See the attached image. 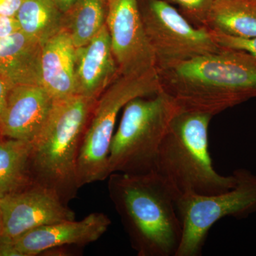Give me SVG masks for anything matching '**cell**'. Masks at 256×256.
Returning a JSON list of instances; mask_svg holds the SVG:
<instances>
[{"instance_id":"4316f807","label":"cell","mask_w":256,"mask_h":256,"mask_svg":"<svg viewBox=\"0 0 256 256\" xmlns=\"http://www.w3.org/2000/svg\"><path fill=\"white\" fill-rule=\"evenodd\" d=\"M4 138V137H3L1 131H0V140H1L2 138Z\"/></svg>"},{"instance_id":"52a82bcc","label":"cell","mask_w":256,"mask_h":256,"mask_svg":"<svg viewBox=\"0 0 256 256\" xmlns=\"http://www.w3.org/2000/svg\"><path fill=\"white\" fill-rule=\"evenodd\" d=\"M235 186L213 195L185 193L178 200L182 237L176 256H200L210 229L218 220L232 216L247 218L256 212V174L245 168L234 170Z\"/></svg>"},{"instance_id":"5bb4252c","label":"cell","mask_w":256,"mask_h":256,"mask_svg":"<svg viewBox=\"0 0 256 256\" xmlns=\"http://www.w3.org/2000/svg\"><path fill=\"white\" fill-rule=\"evenodd\" d=\"M76 50L64 30L42 44L41 86L54 100L76 95Z\"/></svg>"},{"instance_id":"8992f818","label":"cell","mask_w":256,"mask_h":256,"mask_svg":"<svg viewBox=\"0 0 256 256\" xmlns=\"http://www.w3.org/2000/svg\"><path fill=\"white\" fill-rule=\"evenodd\" d=\"M160 90L154 68L141 75L120 76L96 100L79 150L78 188L108 178L109 152L120 111L132 99Z\"/></svg>"},{"instance_id":"9a60e30c","label":"cell","mask_w":256,"mask_h":256,"mask_svg":"<svg viewBox=\"0 0 256 256\" xmlns=\"http://www.w3.org/2000/svg\"><path fill=\"white\" fill-rule=\"evenodd\" d=\"M42 44L21 30L0 40V76L13 86L42 82Z\"/></svg>"},{"instance_id":"e0dca14e","label":"cell","mask_w":256,"mask_h":256,"mask_svg":"<svg viewBox=\"0 0 256 256\" xmlns=\"http://www.w3.org/2000/svg\"><path fill=\"white\" fill-rule=\"evenodd\" d=\"M206 28L228 36L256 38V2L214 0Z\"/></svg>"},{"instance_id":"30bf717a","label":"cell","mask_w":256,"mask_h":256,"mask_svg":"<svg viewBox=\"0 0 256 256\" xmlns=\"http://www.w3.org/2000/svg\"><path fill=\"white\" fill-rule=\"evenodd\" d=\"M3 232L12 240L32 229L76 220L75 213L52 188L34 183L22 191L0 198Z\"/></svg>"},{"instance_id":"7a4b0ae2","label":"cell","mask_w":256,"mask_h":256,"mask_svg":"<svg viewBox=\"0 0 256 256\" xmlns=\"http://www.w3.org/2000/svg\"><path fill=\"white\" fill-rule=\"evenodd\" d=\"M108 178L111 200L138 255L176 256L182 237L181 194L156 171Z\"/></svg>"},{"instance_id":"3957f363","label":"cell","mask_w":256,"mask_h":256,"mask_svg":"<svg viewBox=\"0 0 256 256\" xmlns=\"http://www.w3.org/2000/svg\"><path fill=\"white\" fill-rule=\"evenodd\" d=\"M96 102L77 94L54 100L46 124L32 142L35 182L54 190L66 203L79 188V150Z\"/></svg>"},{"instance_id":"6da1fadb","label":"cell","mask_w":256,"mask_h":256,"mask_svg":"<svg viewBox=\"0 0 256 256\" xmlns=\"http://www.w3.org/2000/svg\"><path fill=\"white\" fill-rule=\"evenodd\" d=\"M160 90L182 110L214 116L256 98V56L222 48L191 60L156 66Z\"/></svg>"},{"instance_id":"d6986e66","label":"cell","mask_w":256,"mask_h":256,"mask_svg":"<svg viewBox=\"0 0 256 256\" xmlns=\"http://www.w3.org/2000/svg\"><path fill=\"white\" fill-rule=\"evenodd\" d=\"M63 18L54 0H24L16 16L20 30L42 44L62 31Z\"/></svg>"},{"instance_id":"cb8c5ba5","label":"cell","mask_w":256,"mask_h":256,"mask_svg":"<svg viewBox=\"0 0 256 256\" xmlns=\"http://www.w3.org/2000/svg\"><path fill=\"white\" fill-rule=\"evenodd\" d=\"M14 86L4 77L0 76V118L4 112L8 96L12 88Z\"/></svg>"},{"instance_id":"ffe728a7","label":"cell","mask_w":256,"mask_h":256,"mask_svg":"<svg viewBox=\"0 0 256 256\" xmlns=\"http://www.w3.org/2000/svg\"><path fill=\"white\" fill-rule=\"evenodd\" d=\"M178 5L180 12L194 26L206 28L207 20L214 0H166Z\"/></svg>"},{"instance_id":"9c48e42d","label":"cell","mask_w":256,"mask_h":256,"mask_svg":"<svg viewBox=\"0 0 256 256\" xmlns=\"http://www.w3.org/2000/svg\"><path fill=\"white\" fill-rule=\"evenodd\" d=\"M106 26L120 75H141L156 68L138 0H108Z\"/></svg>"},{"instance_id":"7c38bea8","label":"cell","mask_w":256,"mask_h":256,"mask_svg":"<svg viewBox=\"0 0 256 256\" xmlns=\"http://www.w3.org/2000/svg\"><path fill=\"white\" fill-rule=\"evenodd\" d=\"M54 102L42 86H14L0 118L3 137L34 142L46 124Z\"/></svg>"},{"instance_id":"4fadbf2b","label":"cell","mask_w":256,"mask_h":256,"mask_svg":"<svg viewBox=\"0 0 256 256\" xmlns=\"http://www.w3.org/2000/svg\"><path fill=\"white\" fill-rule=\"evenodd\" d=\"M120 76L106 24L88 43L76 50V94L97 100Z\"/></svg>"},{"instance_id":"2e32d148","label":"cell","mask_w":256,"mask_h":256,"mask_svg":"<svg viewBox=\"0 0 256 256\" xmlns=\"http://www.w3.org/2000/svg\"><path fill=\"white\" fill-rule=\"evenodd\" d=\"M32 154V142L6 138L0 140V198L36 182Z\"/></svg>"},{"instance_id":"7402d4cb","label":"cell","mask_w":256,"mask_h":256,"mask_svg":"<svg viewBox=\"0 0 256 256\" xmlns=\"http://www.w3.org/2000/svg\"><path fill=\"white\" fill-rule=\"evenodd\" d=\"M20 28L16 18L0 14V40L20 31Z\"/></svg>"},{"instance_id":"277c9868","label":"cell","mask_w":256,"mask_h":256,"mask_svg":"<svg viewBox=\"0 0 256 256\" xmlns=\"http://www.w3.org/2000/svg\"><path fill=\"white\" fill-rule=\"evenodd\" d=\"M212 118L203 112L180 111L160 146L154 171L180 194H217L236 183L233 174H220L212 164L208 138Z\"/></svg>"},{"instance_id":"5b68a950","label":"cell","mask_w":256,"mask_h":256,"mask_svg":"<svg viewBox=\"0 0 256 256\" xmlns=\"http://www.w3.org/2000/svg\"><path fill=\"white\" fill-rule=\"evenodd\" d=\"M181 110L161 90L129 101L122 109L120 122L111 141L109 176L154 171L160 146L172 121Z\"/></svg>"},{"instance_id":"484cf974","label":"cell","mask_w":256,"mask_h":256,"mask_svg":"<svg viewBox=\"0 0 256 256\" xmlns=\"http://www.w3.org/2000/svg\"><path fill=\"white\" fill-rule=\"evenodd\" d=\"M3 232V224H2V217L1 210H0V237L2 235Z\"/></svg>"},{"instance_id":"603a6c76","label":"cell","mask_w":256,"mask_h":256,"mask_svg":"<svg viewBox=\"0 0 256 256\" xmlns=\"http://www.w3.org/2000/svg\"><path fill=\"white\" fill-rule=\"evenodd\" d=\"M24 0H0V14L16 18Z\"/></svg>"},{"instance_id":"8fae6325","label":"cell","mask_w":256,"mask_h":256,"mask_svg":"<svg viewBox=\"0 0 256 256\" xmlns=\"http://www.w3.org/2000/svg\"><path fill=\"white\" fill-rule=\"evenodd\" d=\"M110 225L108 216L96 212L80 220H64L32 229L10 242L16 256H34L65 246H84L95 242Z\"/></svg>"},{"instance_id":"ba28073f","label":"cell","mask_w":256,"mask_h":256,"mask_svg":"<svg viewBox=\"0 0 256 256\" xmlns=\"http://www.w3.org/2000/svg\"><path fill=\"white\" fill-rule=\"evenodd\" d=\"M138 1L156 66L191 60L222 48L208 28L194 26L166 0Z\"/></svg>"},{"instance_id":"ac0fdd59","label":"cell","mask_w":256,"mask_h":256,"mask_svg":"<svg viewBox=\"0 0 256 256\" xmlns=\"http://www.w3.org/2000/svg\"><path fill=\"white\" fill-rule=\"evenodd\" d=\"M108 0H78L64 13L63 28L78 48L88 43L106 24Z\"/></svg>"},{"instance_id":"44dd1931","label":"cell","mask_w":256,"mask_h":256,"mask_svg":"<svg viewBox=\"0 0 256 256\" xmlns=\"http://www.w3.org/2000/svg\"><path fill=\"white\" fill-rule=\"evenodd\" d=\"M210 31L214 40L220 47L244 50L256 56V38H238V37L228 36L218 32L212 31V30Z\"/></svg>"},{"instance_id":"83f0119b","label":"cell","mask_w":256,"mask_h":256,"mask_svg":"<svg viewBox=\"0 0 256 256\" xmlns=\"http://www.w3.org/2000/svg\"><path fill=\"white\" fill-rule=\"evenodd\" d=\"M254 1H256V0H254Z\"/></svg>"},{"instance_id":"d4e9b609","label":"cell","mask_w":256,"mask_h":256,"mask_svg":"<svg viewBox=\"0 0 256 256\" xmlns=\"http://www.w3.org/2000/svg\"><path fill=\"white\" fill-rule=\"evenodd\" d=\"M56 4L62 13L66 12L78 0H54Z\"/></svg>"}]
</instances>
